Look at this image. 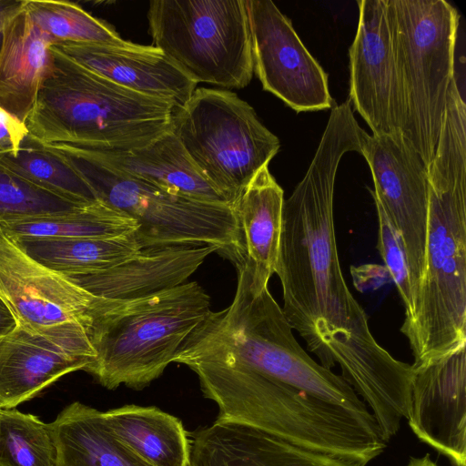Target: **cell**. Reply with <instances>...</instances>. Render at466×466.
Listing matches in <instances>:
<instances>
[{"label": "cell", "mask_w": 466, "mask_h": 466, "mask_svg": "<svg viewBox=\"0 0 466 466\" xmlns=\"http://www.w3.org/2000/svg\"><path fill=\"white\" fill-rule=\"evenodd\" d=\"M350 104L331 109L315 156L284 200L275 268L292 329L326 369L336 365L359 397L384 391L401 369L374 338L339 263L333 215L336 174L345 153L361 155L368 137Z\"/></svg>", "instance_id": "obj_1"}, {"label": "cell", "mask_w": 466, "mask_h": 466, "mask_svg": "<svg viewBox=\"0 0 466 466\" xmlns=\"http://www.w3.org/2000/svg\"><path fill=\"white\" fill-rule=\"evenodd\" d=\"M101 420L120 446L149 466H189L190 439L177 417L128 404L101 411Z\"/></svg>", "instance_id": "obj_21"}, {"label": "cell", "mask_w": 466, "mask_h": 466, "mask_svg": "<svg viewBox=\"0 0 466 466\" xmlns=\"http://www.w3.org/2000/svg\"><path fill=\"white\" fill-rule=\"evenodd\" d=\"M378 218V249L405 309L404 320L413 312L414 299L401 242L379 200L373 197Z\"/></svg>", "instance_id": "obj_31"}, {"label": "cell", "mask_w": 466, "mask_h": 466, "mask_svg": "<svg viewBox=\"0 0 466 466\" xmlns=\"http://www.w3.org/2000/svg\"><path fill=\"white\" fill-rule=\"evenodd\" d=\"M92 150L110 166L138 180L191 198L227 203L203 177L171 130L143 147Z\"/></svg>", "instance_id": "obj_20"}, {"label": "cell", "mask_w": 466, "mask_h": 466, "mask_svg": "<svg viewBox=\"0 0 466 466\" xmlns=\"http://www.w3.org/2000/svg\"><path fill=\"white\" fill-rule=\"evenodd\" d=\"M412 370L406 417L411 431L451 466H466L465 348Z\"/></svg>", "instance_id": "obj_14"}, {"label": "cell", "mask_w": 466, "mask_h": 466, "mask_svg": "<svg viewBox=\"0 0 466 466\" xmlns=\"http://www.w3.org/2000/svg\"><path fill=\"white\" fill-rule=\"evenodd\" d=\"M86 205L40 187L0 162V221L64 213Z\"/></svg>", "instance_id": "obj_30"}, {"label": "cell", "mask_w": 466, "mask_h": 466, "mask_svg": "<svg viewBox=\"0 0 466 466\" xmlns=\"http://www.w3.org/2000/svg\"><path fill=\"white\" fill-rule=\"evenodd\" d=\"M86 180L96 198L132 218L141 248L159 245H209L235 266L244 259L232 207L171 193L110 166L92 149L46 144Z\"/></svg>", "instance_id": "obj_5"}, {"label": "cell", "mask_w": 466, "mask_h": 466, "mask_svg": "<svg viewBox=\"0 0 466 466\" xmlns=\"http://www.w3.org/2000/svg\"><path fill=\"white\" fill-rule=\"evenodd\" d=\"M16 325L17 321L15 316L0 298V339L11 332Z\"/></svg>", "instance_id": "obj_33"}, {"label": "cell", "mask_w": 466, "mask_h": 466, "mask_svg": "<svg viewBox=\"0 0 466 466\" xmlns=\"http://www.w3.org/2000/svg\"><path fill=\"white\" fill-rule=\"evenodd\" d=\"M95 358L88 334L59 338L17 324L0 339V409L15 408L62 376L86 370Z\"/></svg>", "instance_id": "obj_15"}, {"label": "cell", "mask_w": 466, "mask_h": 466, "mask_svg": "<svg viewBox=\"0 0 466 466\" xmlns=\"http://www.w3.org/2000/svg\"><path fill=\"white\" fill-rule=\"evenodd\" d=\"M361 155L373 178L374 190L370 194L380 203L401 242L415 301L424 269L429 207L427 166L400 132L369 134Z\"/></svg>", "instance_id": "obj_11"}, {"label": "cell", "mask_w": 466, "mask_h": 466, "mask_svg": "<svg viewBox=\"0 0 466 466\" xmlns=\"http://www.w3.org/2000/svg\"><path fill=\"white\" fill-rule=\"evenodd\" d=\"M465 102L456 79L451 83L434 155L428 167L435 189L466 185Z\"/></svg>", "instance_id": "obj_29"}, {"label": "cell", "mask_w": 466, "mask_h": 466, "mask_svg": "<svg viewBox=\"0 0 466 466\" xmlns=\"http://www.w3.org/2000/svg\"><path fill=\"white\" fill-rule=\"evenodd\" d=\"M53 43L22 5L5 21L0 50V108L25 124L47 68Z\"/></svg>", "instance_id": "obj_19"}, {"label": "cell", "mask_w": 466, "mask_h": 466, "mask_svg": "<svg viewBox=\"0 0 466 466\" xmlns=\"http://www.w3.org/2000/svg\"><path fill=\"white\" fill-rule=\"evenodd\" d=\"M213 252L209 245L150 246L107 269L66 278L97 298L137 299L185 283Z\"/></svg>", "instance_id": "obj_17"}, {"label": "cell", "mask_w": 466, "mask_h": 466, "mask_svg": "<svg viewBox=\"0 0 466 466\" xmlns=\"http://www.w3.org/2000/svg\"><path fill=\"white\" fill-rule=\"evenodd\" d=\"M56 466H149L106 431L101 411L76 401L48 423Z\"/></svg>", "instance_id": "obj_23"}, {"label": "cell", "mask_w": 466, "mask_h": 466, "mask_svg": "<svg viewBox=\"0 0 466 466\" xmlns=\"http://www.w3.org/2000/svg\"><path fill=\"white\" fill-rule=\"evenodd\" d=\"M404 105L401 135L431 164L454 80L459 26L445 0H387Z\"/></svg>", "instance_id": "obj_7"}, {"label": "cell", "mask_w": 466, "mask_h": 466, "mask_svg": "<svg viewBox=\"0 0 466 466\" xmlns=\"http://www.w3.org/2000/svg\"><path fill=\"white\" fill-rule=\"evenodd\" d=\"M0 465L56 466L48 423L15 408L0 409Z\"/></svg>", "instance_id": "obj_28"}, {"label": "cell", "mask_w": 466, "mask_h": 466, "mask_svg": "<svg viewBox=\"0 0 466 466\" xmlns=\"http://www.w3.org/2000/svg\"><path fill=\"white\" fill-rule=\"evenodd\" d=\"M1 466V465H0Z\"/></svg>", "instance_id": "obj_36"}, {"label": "cell", "mask_w": 466, "mask_h": 466, "mask_svg": "<svg viewBox=\"0 0 466 466\" xmlns=\"http://www.w3.org/2000/svg\"><path fill=\"white\" fill-rule=\"evenodd\" d=\"M11 238L31 258L66 277L107 269L142 248L135 233L116 238Z\"/></svg>", "instance_id": "obj_24"}, {"label": "cell", "mask_w": 466, "mask_h": 466, "mask_svg": "<svg viewBox=\"0 0 466 466\" xmlns=\"http://www.w3.org/2000/svg\"><path fill=\"white\" fill-rule=\"evenodd\" d=\"M154 46L196 84L247 86L254 74L246 0H154Z\"/></svg>", "instance_id": "obj_9"}, {"label": "cell", "mask_w": 466, "mask_h": 466, "mask_svg": "<svg viewBox=\"0 0 466 466\" xmlns=\"http://www.w3.org/2000/svg\"><path fill=\"white\" fill-rule=\"evenodd\" d=\"M231 304L209 311L177 350L198 380L238 376L275 380L326 401L370 410L350 385L314 360L297 341L281 307L243 260Z\"/></svg>", "instance_id": "obj_2"}, {"label": "cell", "mask_w": 466, "mask_h": 466, "mask_svg": "<svg viewBox=\"0 0 466 466\" xmlns=\"http://www.w3.org/2000/svg\"><path fill=\"white\" fill-rule=\"evenodd\" d=\"M192 437L189 466H362L228 420L216 419Z\"/></svg>", "instance_id": "obj_18"}, {"label": "cell", "mask_w": 466, "mask_h": 466, "mask_svg": "<svg viewBox=\"0 0 466 466\" xmlns=\"http://www.w3.org/2000/svg\"><path fill=\"white\" fill-rule=\"evenodd\" d=\"M253 68L263 89L296 112L333 104L328 76L310 55L291 21L270 0H246Z\"/></svg>", "instance_id": "obj_12"}, {"label": "cell", "mask_w": 466, "mask_h": 466, "mask_svg": "<svg viewBox=\"0 0 466 466\" xmlns=\"http://www.w3.org/2000/svg\"><path fill=\"white\" fill-rule=\"evenodd\" d=\"M405 466H440L429 453L421 457H410Z\"/></svg>", "instance_id": "obj_35"}, {"label": "cell", "mask_w": 466, "mask_h": 466, "mask_svg": "<svg viewBox=\"0 0 466 466\" xmlns=\"http://www.w3.org/2000/svg\"><path fill=\"white\" fill-rule=\"evenodd\" d=\"M400 332L411 350L412 368L466 346V185H429L424 269L412 315Z\"/></svg>", "instance_id": "obj_6"}, {"label": "cell", "mask_w": 466, "mask_h": 466, "mask_svg": "<svg viewBox=\"0 0 466 466\" xmlns=\"http://www.w3.org/2000/svg\"><path fill=\"white\" fill-rule=\"evenodd\" d=\"M52 47L74 62L128 90L186 104L197 84L160 49L129 42L125 46L59 43Z\"/></svg>", "instance_id": "obj_16"}, {"label": "cell", "mask_w": 466, "mask_h": 466, "mask_svg": "<svg viewBox=\"0 0 466 466\" xmlns=\"http://www.w3.org/2000/svg\"><path fill=\"white\" fill-rule=\"evenodd\" d=\"M170 130L230 206L280 147L253 107L228 90L195 89L186 104L175 108Z\"/></svg>", "instance_id": "obj_8"}, {"label": "cell", "mask_w": 466, "mask_h": 466, "mask_svg": "<svg viewBox=\"0 0 466 466\" xmlns=\"http://www.w3.org/2000/svg\"><path fill=\"white\" fill-rule=\"evenodd\" d=\"M350 48V98L372 135L400 132L403 96L387 0H360Z\"/></svg>", "instance_id": "obj_13"}, {"label": "cell", "mask_w": 466, "mask_h": 466, "mask_svg": "<svg viewBox=\"0 0 466 466\" xmlns=\"http://www.w3.org/2000/svg\"><path fill=\"white\" fill-rule=\"evenodd\" d=\"M209 305V296L194 281L137 299L101 298L87 328L96 358L86 371L108 390L146 388L173 362Z\"/></svg>", "instance_id": "obj_4"}, {"label": "cell", "mask_w": 466, "mask_h": 466, "mask_svg": "<svg viewBox=\"0 0 466 466\" xmlns=\"http://www.w3.org/2000/svg\"><path fill=\"white\" fill-rule=\"evenodd\" d=\"M137 222L129 216L97 201L75 210L0 221L14 238H116L134 233Z\"/></svg>", "instance_id": "obj_25"}, {"label": "cell", "mask_w": 466, "mask_h": 466, "mask_svg": "<svg viewBox=\"0 0 466 466\" xmlns=\"http://www.w3.org/2000/svg\"><path fill=\"white\" fill-rule=\"evenodd\" d=\"M175 108L168 101L118 86L51 46L25 127L43 144L129 149L170 131Z\"/></svg>", "instance_id": "obj_3"}, {"label": "cell", "mask_w": 466, "mask_h": 466, "mask_svg": "<svg viewBox=\"0 0 466 466\" xmlns=\"http://www.w3.org/2000/svg\"><path fill=\"white\" fill-rule=\"evenodd\" d=\"M24 5L33 22L53 45L89 43L125 46L130 42L124 40L112 26L76 3L24 0Z\"/></svg>", "instance_id": "obj_27"}, {"label": "cell", "mask_w": 466, "mask_h": 466, "mask_svg": "<svg viewBox=\"0 0 466 466\" xmlns=\"http://www.w3.org/2000/svg\"><path fill=\"white\" fill-rule=\"evenodd\" d=\"M0 162L40 187L75 203L99 201L86 180L62 156L29 134L16 152L0 155Z\"/></svg>", "instance_id": "obj_26"}, {"label": "cell", "mask_w": 466, "mask_h": 466, "mask_svg": "<svg viewBox=\"0 0 466 466\" xmlns=\"http://www.w3.org/2000/svg\"><path fill=\"white\" fill-rule=\"evenodd\" d=\"M27 134L25 123L0 108V155L16 152Z\"/></svg>", "instance_id": "obj_32"}, {"label": "cell", "mask_w": 466, "mask_h": 466, "mask_svg": "<svg viewBox=\"0 0 466 466\" xmlns=\"http://www.w3.org/2000/svg\"><path fill=\"white\" fill-rule=\"evenodd\" d=\"M0 298L17 324L59 338L87 333L101 299L31 258L1 228Z\"/></svg>", "instance_id": "obj_10"}, {"label": "cell", "mask_w": 466, "mask_h": 466, "mask_svg": "<svg viewBox=\"0 0 466 466\" xmlns=\"http://www.w3.org/2000/svg\"><path fill=\"white\" fill-rule=\"evenodd\" d=\"M284 193L268 170L262 167L232 204L244 259L255 277L268 283L279 253Z\"/></svg>", "instance_id": "obj_22"}, {"label": "cell", "mask_w": 466, "mask_h": 466, "mask_svg": "<svg viewBox=\"0 0 466 466\" xmlns=\"http://www.w3.org/2000/svg\"><path fill=\"white\" fill-rule=\"evenodd\" d=\"M23 0H0V50L5 21L21 5Z\"/></svg>", "instance_id": "obj_34"}]
</instances>
